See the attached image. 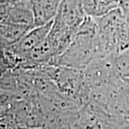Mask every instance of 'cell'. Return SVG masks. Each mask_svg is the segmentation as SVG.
Instances as JSON below:
<instances>
[{"instance_id":"6da1fadb","label":"cell","mask_w":129,"mask_h":129,"mask_svg":"<svg viewBox=\"0 0 129 129\" xmlns=\"http://www.w3.org/2000/svg\"><path fill=\"white\" fill-rule=\"evenodd\" d=\"M101 57L97 41L95 19L86 17L67 50L57 58L56 66L80 70Z\"/></svg>"},{"instance_id":"7a4b0ae2","label":"cell","mask_w":129,"mask_h":129,"mask_svg":"<svg viewBox=\"0 0 129 129\" xmlns=\"http://www.w3.org/2000/svg\"><path fill=\"white\" fill-rule=\"evenodd\" d=\"M97 38L103 57L115 56L129 50V26L120 7L95 19Z\"/></svg>"},{"instance_id":"3957f363","label":"cell","mask_w":129,"mask_h":129,"mask_svg":"<svg viewBox=\"0 0 129 129\" xmlns=\"http://www.w3.org/2000/svg\"><path fill=\"white\" fill-rule=\"evenodd\" d=\"M86 17L83 0H62L53 22L63 27L78 31Z\"/></svg>"},{"instance_id":"277c9868","label":"cell","mask_w":129,"mask_h":129,"mask_svg":"<svg viewBox=\"0 0 129 129\" xmlns=\"http://www.w3.org/2000/svg\"><path fill=\"white\" fill-rule=\"evenodd\" d=\"M52 23L53 21L30 29L18 41L14 43L12 51L19 56L22 61H23L24 56L46 39L50 33Z\"/></svg>"},{"instance_id":"5b68a950","label":"cell","mask_w":129,"mask_h":129,"mask_svg":"<svg viewBox=\"0 0 129 129\" xmlns=\"http://www.w3.org/2000/svg\"><path fill=\"white\" fill-rule=\"evenodd\" d=\"M62 0H30L35 27L54 20Z\"/></svg>"},{"instance_id":"8992f818","label":"cell","mask_w":129,"mask_h":129,"mask_svg":"<svg viewBox=\"0 0 129 129\" xmlns=\"http://www.w3.org/2000/svg\"><path fill=\"white\" fill-rule=\"evenodd\" d=\"M83 9L87 17L99 18L120 7L118 0H83Z\"/></svg>"},{"instance_id":"52a82bcc","label":"cell","mask_w":129,"mask_h":129,"mask_svg":"<svg viewBox=\"0 0 129 129\" xmlns=\"http://www.w3.org/2000/svg\"><path fill=\"white\" fill-rule=\"evenodd\" d=\"M113 63L116 74L122 80L129 84V53L123 52L115 55Z\"/></svg>"},{"instance_id":"ba28073f","label":"cell","mask_w":129,"mask_h":129,"mask_svg":"<svg viewBox=\"0 0 129 129\" xmlns=\"http://www.w3.org/2000/svg\"><path fill=\"white\" fill-rule=\"evenodd\" d=\"M120 7L122 9L123 14H124L125 18L129 26V2H124L120 5Z\"/></svg>"}]
</instances>
